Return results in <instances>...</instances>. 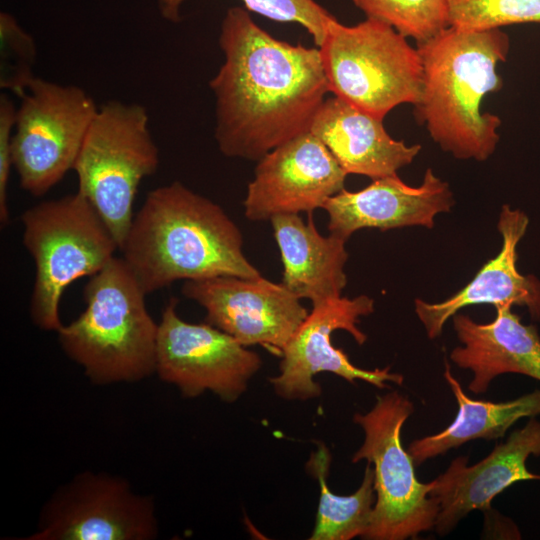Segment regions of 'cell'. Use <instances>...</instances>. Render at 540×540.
Instances as JSON below:
<instances>
[{"mask_svg": "<svg viewBox=\"0 0 540 540\" xmlns=\"http://www.w3.org/2000/svg\"><path fill=\"white\" fill-rule=\"evenodd\" d=\"M187 0H159L163 18L171 22L181 19L180 10ZM248 11L276 22L303 26L319 47L331 23L337 18L315 0H241Z\"/></svg>", "mask_w": 540, "mask_h": 540, "instance_id": "cell-24", "label": "cell"}, {"mask_svg": "<svg viewBox=\"0 0 540 540\" xmlns=\"http://www.w3.org/2000/svg\"><path fill=\"white\" fill-rule=\"evenodd\" d=\"M383 120L333 96L324 100L310 131L347 174L374 180L396 174L421 150L419 144L409 146L392 138Z\"/></svg>", "mask_w": 540, "mask_h": 540, "instance_id": "cell-19", "label": "cell"}, {"mask_svg": "<svg viewBox=\"0 0 540 540\" xmlns=\"http://www.w3.org/2000/svg\"><path fill=\"white\" fill-rule=\"evenodd\" d=\"M219 46L224 62L209 86L223 155L258 161L310 131L329 92L319 48L274 38L239 6L227 10Z\"/></svg>", "mask_w": 540, "mask_h": 540, "instance_id": "cell-1", "label": "cell"}, {"mask_svg": "<svg viewBox=\"0 0 540 540\" xmlns=\"http://www.w3.org/2000/svg\"><path fill=\"white\" fill-rule=\"evenodd\" d=\"M413 411V403L393 391L378 396L366 414L354 416L365 437L352 462L366 460L374 466L376 501L363 539L404 540L435 527L439 505L429 496L430 484L417 479L401 441V429Z\"/></svg>", "mask_w": 540, "mask_h": 540, "instance_id": "cell-8", "label": "cell"}, {"mask_svg": "<svg viewBox=\"0 0 540 540\" xmlns=\"http://www.w3.org/2000/svg\"><path fill=\"white\" fill-rule=\"evenodd\" d=\"M223 208L179 181L147 193L120 247L144 292L217 276L261 278Z\"/></svg>", "mask_w": 540, "mask_h": 540, "instance_id": "cell-2", "label": "cell"}, {"mask_svg": "<svg viewBox=\"0 0 540 540\" xmlns=\"http://www.w3.org/2000/svg\"><path fill=\"white\" fill-rule=\"evenodd\" d=\"M374 311V300L366 295L339 297L313 306L282 351L280 373L268 380L278 396L286 400H308L321 394L313 377L331 372L354 384L368 382L378 388L387 382L403 383V376L390 372V367L365 370L353 365L342 349L335 348L331 336L335 330H345L362 345L367 336L358 328L362 316Z\"/></svg>", "mask_w": 540, "mask_h": 540, "instance_id": "cell-12", "label": "cell"}, {"mask_svg": "<svg viewBox=\"0 0 540 540\" xmlns=\"http://www.w3.org/2000/svg\"><path fill=\"white\" fill-rule=\"evenodd\" d=\"M306 464L308 472L320 484V498L310 540H350L366 533L376 501L374 470L367 463L360 487L351 495L334 494L327 485L331 464L328 448L318 443Z\"/></svg>", "mask_w": 540, "mask_h": 540, "instance_id": "cell-22", "label": "cell"}, {"mask_svg": "<svg viewBox=\"0 0 540 540\" xmlns=\"http://www.w3.org/2000/svg\"><path fill=\"white\" fill-rule=\"evenodd\" d=\"M423 82L414 115L442 150L458 159L484 161L495 151L501 119L482 112V101L499 91L497 73L510 38L501 28L480 31L447 27L417 43Z\"/></svg>", "mask_w": 540, "mask_h": 540, "instance_id": "cell-3", "label": "cell"}, {"mask_svg": "<svg viewBox=\"0 0 540 540\" xmlns=\"http://www.w3.org/2000/svg\"><path fill=\"white\" fill-rule=\"evenodd\" d=\"M348 174L311 131L265 154L248 184L244 214L251 221L313 212L344 189Z\"/></svg>", "mask_w": 540, "mask_h": 540, "instance_id": "cell-14", "label": "cell"}, {"mask_svg": "<svg viewBox=\"0 0 540 540\" xmlns=\"http://www.w3.org/2000/svg\"><path fill=\"white\" fill-rule=\"evenodd\" d=\"M176 306L171 298L158 323L155 373L185 397L208 390L223 401H236L260 369V356L205 321H184Z\"/></svg>", "mask_w": 540, "mask_h": 540, "instance_id": "cell-11", "label": "cell"}, {"mask_svg": "<svg viewBox=\"0 0 540 540\" xmlns=\"http://www.w3.org/2000/svg\"><path fill=\"white\" fill-rule=\"evenodd\" d=\"M528 216L509 205L501 208L497 228L502 247L460 291L439 303L415 300V313L430 339L441 335L447 320L466 306L476 304L525 306L531 318L540 321V280L523 275L517 267V245L525 235Z\"/></svg>", "mask_w": 540, "mask_h": 540, "instance_id": "cell-17", "label": "cell"}, {"mask_svg": "<svg viewBox=\"0 0 540 540\" xmlns=\"http://www.w3.org/2000/svg\"><path fill=\"white\" fill-rule=\"evenodd\" d=\"M531 455L540 456V421L533 417L478 463L468 466V457L454 459L429 482V496L439 505L436 531L445 535L468 513L490 510L492 500L516 482L540 480L526 467Z\"/></svg>", "mask_w": 540, "mask_h": 540, "instance_id": "cell-15", "label": "cell"}, {"mask_svg": "<svg viewBox=\"0 0 540 540\" xmlns=\"http://www.w3.org/2000/svg\"><path fill=\"white\" fill-rule=\"evenodd\" d=\"M23 244L35 264L30 300L33 323L58 331L59 306L74 281L104 268L119 250L110 229L80 193L43 201L21 215Z\"/></svg>", "mask_w": 540, "mask_h": 540, "instance_id": "cell-5", "label": "cell"}, {"mask_svg": "<svg viewBox=\"0 0 540 540\" xmlns=\"http://www.w3.org/2000/svg\"><path fill=\"white\" fill-rule=\"evenodd\" d=\"M158 523L152 497L107 473L82 472L44 504L26 540H152Z\"/></svg>", "mask_w": 540, "mask_h": 540, "instance_id": "cell-10", "label": "cell"}, {"mask_svg": "<svg viewBox=\"0 0 540 540\" xmlns=\"http://www.w3.org/2000/svg\"><path fill=\"white\" fill-rule=\"evenodd\" d=\"M366 18L393 27L421 43L449 27L447 0H352Z\"/></svg>", "mask_w": 540, "mask_h": 540, "instance_id": "cell-23", "label": "cell"}, {"mask_svg": "<svg viewBox=\"0 0 540 540\" xmlns=\"http://www.w3.org/2000/svg\"><path fill=\"white\" fill-rule=\"evenodd\" d=\"M159 150L144 106L109 101L86 134L73 170L80 192L110 229L120 249L131 226L141 181L157 171Z\"/></svg>", "mask_w": 540, "mask_h": 540, "instance_id": "cell-7", "label": "cell"}, {"mask_svg": "<svg viewBox=\"0 0 540 540\" xmlns=\"http://www.w3.org/2000/svg\"><path fill=\"white\" fill-rule=\"evenodd\" d=\"M19 98L13 167L21 188L39 197L73 170L99 108L82 88L38 77Z\"/></svg>", "mask_w": 540, "mask_h": 540, "instance_id": "cell-9", "label": "cell"}, {"mask_svg": "<svg viewBox=\"0 0 540 540\" xmlns=\"http://www.w3.org/2000/svg\"><path fill=\"white\" fill-rule=\"evenodd\" d=\"M36 45L15 18L0 14V86L22 96L36 77L33 65L36 61Z\"/></svg>", "mask_w": 540, "mask_h": 540, "instance_id": "cell-26", "label": "cell"}, {"mask_svg": "<svg viewBox=\"0 0 540 540\" xmlns=\"http://www.w3.org/2000/svg\"><path fill=\"white\" fill-rule=\"evenodd\" d=\"M270 222L283 264L281 283L298 298L309 299L312 306L341 297L347 284L346 240L321 235L312 212L307 221L299 214H284Z\"/></svg>", "mask_w": 540, "mask_h": 540, "instance_id": "cell-20", "label": "cell"}, {"mask_svg": "<svg viewBox=\"0 0 540 540\" xmlns=\"http://www.w3.org/2000/svg\"><path fill=\"white\" fill-rule=\"evenodd\" d=\"M510 305L496 306V317L487 324L456 313L453 327L463 346L454 348L450 359L474 377L468 389L487 391L490 382L504 373H519L540 381V336L537 327L525 325Z\"/></svg>", "mask_w": 540, "mask_h": 540, "instance_id": "cell-18", "label": "cell"}, {"mask_svg": "<svg viewBox=\"0 0 540 540\" xmlns=\"http://www.w3.org/2000/svg\"><path fill=\"white\" fill-rule=\"evenodd\" d=\"M181 291L206 310V323L246 347L261 345L279 356L309 314L282 283L264 277L190 280Z\"/></svg>", "mask_w": 540, "mask_h": 540, "instance_id": "cell-13", "label": "cell"}, {"mask_svg": "<svg viewBox=\"0 0 540 540\" xmlns=\"http://www.w3.org/2000/svg\"><path fill=\"white\" fill-rule=\"evenodd\" d=\"M444 377L458 403V414L441 432L411 442L407 451L415 466L472 440L499 439L519 419L540 414V390L495 403L469 398L448 363Z\"/></svg>", "mask_w": 540, "mask_h": 540, "instance_id": "cell-21", "label": "cell"}, {"mask_svg": "<svg viewBox=\"0 0 540 540\" xmlns=\"http://www.w3.org/2000/svg\"><path fill=\"white\" fill-rule=\"evenodd\" d=\"M16 110L14 103L6 94L0 96V222L5 226L9 222L7 190L12 159V137L15 126Z\"/></svg>", "mask_w": 540, "mask_h": 540, "instance_id": "cell-27", "label": "cell"}, {"mask_svg": "<svg viewBox=\"0 0 540 540\" xmlns=\"http://www.w3.org/2000/svg\"><path fill=\"white\" fill-rule=\"evenodd\" d=\"M449 26L466 31L540 23V0H447Z\"/></svg>", "mask_w": 540, "mask_h": 540, "instance_id": "cell-25", "label": "cell"}, {"mask_svg": "<svg viewBox=\"0 0 540 540\" xmlns=\"http://www.w3.org/2000/svg\"><path fill=\"white\" fill-rule=\"evenodd\" d=\"M329 92L376 117L416 104L423 67L417 48L390 25L372 18L331 23L319 46Z\"/></svg>", "mask_w": 540, "mask_h": 540, "instance_id": "cell-6", "label": "cell"}, {"mask_svg": "<svg viewBox=\"0 0 540 540\" xmlns=\"http://www.w3.org/2000/svg\"><path fill=\"white\" fill-rule=\"evenodd\" d=\"M454 199L449 184L431 168L422 183L413 187L396 174L377 178L365 188H345L326 200L322 209L329 217L330 234L347 239L363 228L381 231L406 226L433 228L437 214L449 212Z\"/></svg>", "mask_w": 540, "mask_h": 540, "instance_id": "cell-16", "label": "cell"}, {"mask_svg": "<svg viewBox=\"0 0 540 540\" xmlns=\"http://www.w3.org/2000/svg\"><path fill=\"white\" fill-rule=\"evenodd\" d=\"M146 295L122 257L89 277L84 311L57 334L64 353L91 383L136 382L155 372L158 324Z\"/></svg>", "mask_w": 540, "mask_h": 540, "instance_id": "cell-4", "label": "cell"}]
</instances>
